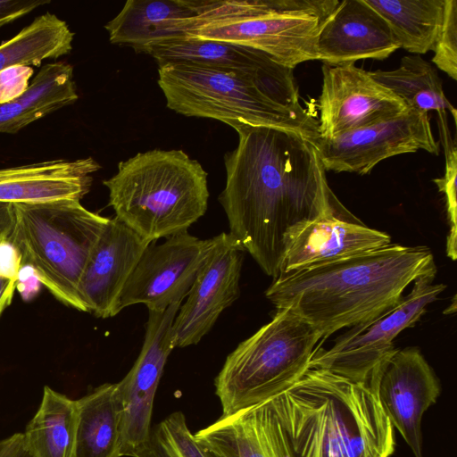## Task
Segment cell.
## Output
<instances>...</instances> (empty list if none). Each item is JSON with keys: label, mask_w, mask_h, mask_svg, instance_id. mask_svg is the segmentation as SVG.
I'll use <instances>...</instances> for the list:
<instances>
[{"label": "cell", "mask_w": 457, "mask_h": 457, "mask_svg": "<svg viewBox=\"0 0 457 457\" xmlns=\"http://www.w3.org/2000/svg\"><path fill=\"white\" fill-rule=\"evenodd\" d=\"M237 146L224 156L219 196L232 235L275 278L298 234L343 204L329 188L318 149L290 129L239 125Z\"/></svg>", "instance_id": "6da1fadb"}, {"label": "cell", "mask_w": 457, "mask_h": 457, "mask_svg": "<svg viewBox=\"0 0 457 457\" xmlns=\"http://www.w3.org/2000/svg\"><path fill=\"white\" fill-rule=\"evenodd\" d=\"M428 246L391 243L307 269L279 274L265 292L277 309H290L322 338L371 321L396 306L417 278L436 275Z\"/></svg>", "instance_id": "7a4b0ae2"}, {"label": "cell", "mask_w": 457, "mask_h": 457, "mask_svg": "<svg viewBox=\"0 0 457 457\" xmlns=\"http://www.w3.org/2000/svg\"><path fill=\"white\" fill-rule=\"evenodd\" d=\"M381 362L369 373L309 365L294 384L270 399L291 457H389L394 453V428L378 395Z\"/></svg>", "instance_id": "3957f363"}, {"label": "cell", "mask_w": 457, "mask_h": 457, "mask_svg": "<svg viewBox=\"0 0 457 457\" xmlns=\"http://www.w3.org/2000/svg\"><path fill=\"white\" fill-rule=\"evenodd\" d=\"M294 69L277 62L254 71L188 62L158 66L166 105L187 117L209 118L232 128L274 127L320 137L319 121L300 103Z\"/></svg>", "instance_id": "277c9868"}, {"label": "cell", "mask_w": 457, "mask_h": 457, "mask_svg": "<svg viewBox=\"0 0 457 457\" xmlns=\"http://www.w3.org/2000/svg\"><path fill=\"white\" fill-rule=\"evenodd\" d=\"M103 184L115 218L150 243L187 232L207 210V172L182 150L138 153Z\"/></svg>", "instance_id": "5b68a950"}, {"label": "cell", "mask_w": 457, "mask_h": 457, "mask_svg": "<svg viewBox=\"0 0 457 457\" xmlns=\"http://www.w3.org/2000/svg\"><path fill=\"white\" fill-rule=\"evenodd\" d=\"M186 37L261 51L294 69L318 60L319 34L338 0H187Z\"/></svg>", "instance_id": "8992f818"}, {"label": "cell", "mask_w": 457, "mask_h": 457, "mask_svg": "<svg viewBox=\"0 0 457 457\" xmlns=\"http://www.w3.org/2000/svg\"><path fill=\"white\" fill-rule=\"evenodd\" d=\"M9 238L22 264L65 305L87 312L79 295V280L109 218L86 209L77 199L15 203Z\"/></svg>", "instance_id": "52a82bcc"}, {"label": "cell", "mask_w": 457, "mask_h": 457, "mask_svg": "<svg viewBox=\"0 0 457 457\" xmlns=\"http://www.w3.org/2000/svg\"><path fill=\"white\" fill-rule=\"evenodd\" d=\"M321 335L290 309L241 342L215 378L222 415L228 416L278 395L308 369Z\"/></svg>", "instance_id": "ba28073f"}, {"label": "cell", "mask_w": 457, "mask_h": 457, "mask_svg": "<svg viewBox=\"0 0 457 457\" xmlns=\"http://www.w3.org/2000/svg\"><path fill=\"white\" fill-rule=\"evenodd\" d=\"M436 275L417 278L411 292L380 317L350 328L338 336L328 349H316L309 365L339 371L368 373L395 350L394 339L403 329L414 326L445 289L434 284Z\"/></svg>", "instance_id": "9c48e42d"}, {"label": "cell", "mask_w": 457, "mask_h": 457, "mask_svg": "<svg viewBox=\"0 0 457 457\" xmlns=\"http://www.w3.org/2000/svg\"><path fill=\"white\" fill-rule=\"evenodd\" d=\"M315 144L326 170L369 173L389 157L425 150L439 154L428 113L409 109L395 118L350 130Z\"/></svg>", "instance_id": "30bf717a"}, {"label": "cell", "mask_w": 457, "mask_h": 457, "mask_svg": "<svg viewBox=\"0 0 457 457\" xmlns=\"http://www.w3.org/2000/svg\"><path fill=\"white\" fill-rule=\"evenodd\" d=\"M151 243L142 253L120 295L118 312L133 304L163 312L187 296L208 254L212 240L187 232Z\"/></svg>", "instance_id": "8fae6325"}, {"label": "cell", "mask_w": 457, "mask_h": 457, "mask_svg": "<svg viewBox=\"0 0 457 457\" xmlns=\"http://www.w3.org/2000/svg\"><path fill=\"white\" fill-rule=\"evenodd\" d=\"M182 302L163 312L148 311L141 352L127 375L116 383L121 409L120 455H132L148 440L155 393L170 353L176 347L172 330Z\"/></svg>", "instance_id": "7c38bea8"}, {"label": "cell", "mask_w": 457, "mask_h": 457, "mask_svg": "<svg viewBox=\"0 0 457 457\" xmlns=\"http://www.w3.org/2000/svg\"><path fill=\"white\" fill-rule=\"evenodd\" d=\"M211 240L206 259L173 321L176 347L197 344L239 296L245 249L229 233Z\"/></svg>", "instance_id": "4fadbf2b"}, {"label": "cell", "mask_w": 457, "mask_h": 457, "mask_svg": "<svg viewBox=\"0 0 457 457\" xmlns=\"http://www.w3.org/2000/svg\"><path fill=\"white\" fill-rule=\"evenodd\" d=\"M319 98L320 137L330 138L346 131L395 118L409 109L370 71L353 63L322 66Z\"/></svg>", "instance_id": "5bb4252c"}, {"label": "cell", "mask_w": 457, "mask_h": 457, "mask_svg": "<svg viewBox=\"0 0 457 457\" xmlns=\"http://www.w3.org/2000/svg\"><path fill=\"white\" fill-rule=\"evenodd\" d=\"M440 390L439 380L418 348H395L380 364L381 406L415 457H422V417L436 402Z\"/></svg>", "instance_id": "9a60e30c"}, {"label": "cell", "mask_w": 457, "mask_h": 457, "mask_svg": "<svg viewBox=\"0 0 457 457\" xmlns=\"http://www.w3.org/2000/svg\"><path fill=\"white\" fill-rule=\"evenodd\" d=\"M150 244L117 218L109 219L79 280V295L87 312L104 319L119 313L123 287Z\"/></svg>", "instance_id": "2e32d148"}, {"label": "cell", "mask_w": 457, "mask_h": 457, "mask_svg": "<svg viewBox=\"0 0 457 457\" xmlns=\"http://www.w3.org/2000/svg\"><path fill=\"white\" fill-rule=\"evenodd\" d=\"M400 48L386 21L364 0H343L317 40L318 60L328 65L384 60Z\"/></svg>", "instance_id": "e0dca14e"}, {"label": "cell", "mask_w": 457, "mask_h": 457, "mask_svg": "<svg viewBox=\"0 0 457 457\" xmlns=\"http://www.w3.org/2000/svg\"><path fill=\"white\" fill-rule=\"evenodd\" d=\"M391 243L388 234L366 226L343 205L337 212L311 222L298 234L284 257L279 274L318 266Z\"/></svg>", "instance_id": "ac0fdd59"}, {"label": "cell", "mask_w": 457, "mask_h": 457, "mask_svg": "<svg viewBox=\"0 0 457 457\" xmlns=\"http://www.w3.org/2000/svg\"><path fill=\"white\" fill-rule=\"evenodd\" d=\"M194 436L209 457H291L270 399L221 416Z\"/></svg>", "instance_id": "d6986e66"}, {"label": "cell", "mask_w": 457, "mask_h": 457, "mask_svg": "<svg viewBox=\"0 0 457 457\" xmlns=\"http://www.w3.org/2000/svg\"><path fill=\"white\" fill-rule=\"evenodd\" d=\"M101 166L92 157L52 160L0 169V203L79 200Z\"/></svg>", "instance_id": "ffe728a7"}, {"label": "cell", "mask_w": 457, "mask_h": 457, "mask_svg": "<svg viewBox=\"0 0 457 457\" xmlns=\"http://www.w3.org/2000/svg\"><path fill=\"white\" fill-rule=\"evenodd\" d=\"M193 15L187 0H128L104 29L112 44L147 54L158 44L185 37Z\"/></svg>", "instance_id": "44dd1931"}, {"label": "cell", "mask_w": 457, "mask_h": 457, "mask_svg": "<svg viewBox=\"0 0 457 457\" xmlns=\"http://www.w3.org/2000/svg\"><path fill=\"white\" fill-rule=\"evenodd\" d=\"M78 98L72 65L46 63L20 96L0 104V133L15 134Z\"/></svg>", "instance_id": "7402d4cb"}, {"label": "cell", "mask_w": 457, "mask_h": 457, "mask_svg": "<svg viewBox=\"0 0 457 457\" xmlns=\"http://www.w3.org/2000/svg\"><path fill=\"white\" fill-rule=\"evenodd\" d=\"M76 457H121V409L116 383L76 400Z\"/></svg>", "instance_id": "603a6c76"}, {"label": "cell", "mask_w": 457, "mask_h": 457, "mask_svg": "<svg viewBox=\"0 0 457 457\" xmlns=\"http://www.w3.org/2000/svg\"><path fill=\"white\" fill-rule=\"evenodd\" d=\"M388 24L400 48L416 55L433 50L445 0H364Z\"/></svg>", "instance_id": "cb8c5ba5"}, {"label": "cell", "mask_w": 457, "mask_h": 457, "mask_svg": "<svg viewBox=\"0 0 457 457\" xmlns=\"http://www.w3.org/2000/svg\"><path fill=\"white\" fill-rule=\"evenodd\" d=\"M76 400L46 386L24 437L35 457H76Z\"/></svg>", "instance_id": "d4e9b609"}, {"label": "cell", "mask_w": 457, "mask_h": 457, "mask_svg": "<svg viewBox=\"0 0 457 457\" xmlns=\"http://www.w3.org/2000/svg\"><path fill=\"white\" fill-rule=\"evenodd\" d=\"M147 54L154 57L158 66L188 62L231 71H254L276 62L258 50L186 36L158 44Z\"/></svg>", "instance_id": "484cf974"}, {"label": "cell", "mask_w": 457, "mask_h": 457, "mask_svg": "<svg viewBox=\"0 0 457 457\" xmlns=\"http://www.w3.org/2000/svg\"><path fill=\"white\" fill-rule=\"evenodd\" d=\"M371 77L393 92L407 106L420 112L449 111L456 121L457 111L446 98L436 70L420 55H406L398 68L370 71Z\"/></svg>", "instance_id": "4316f807"}, {"label": "cell", "mask_w": 457, "mask_h": 457, "mask_svg": "<svg viewBox=\"0 0 457 457\" xmlns=\"http://www.w3.org/2000/svg\"><path fill=\"white\" fill-rule=\"evenodd\" d=\"M74 33L66 21L46 12L0 45V73L18 66H39L72 50Z\"/></svg>", "instance_id": "83f0119b"}, {"label": "cell", "mask_w": 457, "mask_h": 457, "mask_svg": "<svg viewBox=\"0 0 457 457\" xmlns=\"http://www.w3.org/2000/svg\"><path fill=\"white\" fill-rule=\"evenodd\" d=\"M132 457H209L196 442L186 418L175 411L151 429L148 440Z\"/></svg>", "instance_id": "f1b7e54d"}, {"label": "cell", "mask_w": 457, "mask_h": 457, "mask_svg": "<svg viewBox=\"0 0 457 457\" xmlns=\"http://www.w3.org/2000/svg\"><path fill=\"white\" fill-rule=\"evenodd\" d=\"M445 154V173L441 179L433 181L445 196L448 223L450 226L446 241L447 256L456 260V175L457 154L455 142L452 141L450 134L441 137Z\"/></svg>", "instance_id": "f546056e"}, {"label": "cell", "mask_w": 457, "mask_h": 457, "mask_svg": "<svg viewBox=\"0 0 457 457\" xmlns=\"http://www.w3.org/2000/svg\"><path fill=\"white\" fill-rule=\"evenodd\" d=\"M432 62L457 79V1L445 0L444 20L435 43Z\"/></svg>", "instance_id": "4dcf8cb0"}, {"label": "cell", "mask_w": 457, "mask_h": 457, "mask_svg": "<svg viewBox=\"0 0 457 457\" xmlns=\"http://www.w3.org/2000/svg\"><path fill=\"white\" fill-rule=\"evenodd\" d=\"M21 265V253L9 236L0 238V278L16 283Z\"/></svg>", "instance_id": "1f68e13d"}, {"label": "cell", "mask_w": 457, "mask_h": 457, "mask_svg": "<svg viewBox=\"0 0 457 457\" xmlns=\"http://www.w3.org/2000/svg\"><path fill=\"white\" fill-rule=\"evenodd\" d=\"M49 0H0V27L49 4Z\"/></svg>", "instance_id": "d6a6232c"}, {"label": "cell", "mask_w": 457, "mask_h": 457, "mask_svg": "<svg viewBox=\"0 0 457 457\" xmlns=\"http://www.w3.org/2000/svg\"><path fill=\"white\" fill-rule=\"evenodd\" d=\"M41 286L36 270L29 264H22L15 283L16 290L21 298L26 302L32 300L40 291Z\"/></svg>", "instance_id": "836d02e7"}, {"label": "cell", "mask_w": 457, "mask_h": 457, "mask_svg": "<svg viewBox=\"0 0 457 457\" xmlns=\"http://www.w3.org/2000/svg\"><path fill=\"white\" fill-rule=\"evenodd\" d=\"M0 457H35L26 444L24 434L16 433L0 440Z\"/></svg>", "instance_id": "e575fe53"}, {"label": "cell", "mask_w": 457, "mask_h": 457, "mask_svg": "<svg viewBox=\"0 0 457 457\" xmlns=\"http://www.w3.org/2000/svg\"><path fill=\"white\" fill-rule=\"evenodd\" d=\"M13 207L10 203H0V238L8 237L13 227Z\"/></svg>", "instance_id": "d590c367"}, {"label": "cell", "mask_w": 457, "mask_h": 457, "mask_svg": "<svg viewBox=\"0 0 457 457\" xmlns=\"http://www.w3.org/2000/svg\"><path fill=\"white\" fill-rule=\"evenodd\" d=\"M15 289L14 281L0 278V315L11 303Z\"/></svg>", "instance_id": "8d00e7d4"}]
</instances>
